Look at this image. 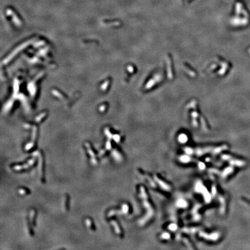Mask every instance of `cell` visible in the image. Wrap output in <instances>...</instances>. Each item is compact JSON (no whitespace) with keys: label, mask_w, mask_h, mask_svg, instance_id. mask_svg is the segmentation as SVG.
<instances>
[{"label":"cell","mask_w":250,"mask_h":250,"mask_svg":"<svg viewBox=\"0 0 250 250\" xmlns=\"http://www.w3.org/2000/svg\"><path fill=\"white\" fill-rule=\"evenodd\" d=\"M179 160L181 163H189L192 160V158L188 155H182L179 157Z\"/></svg>","instance_id":"8fae6325"},{"label":"cell","mask_w":250,"mask_h":250,"mask_svg":"<svg viewBox=\"0 0 250 250\" xmlns=\"http://www.w3.org/2000/svg\"><path fill=\"white\" fill-rule=\"evenodd\" d=\"M168 229H169L170 231H173V232H174V231L177 230L178 226L175 224L172 223L171 224H170L168 226Z\"/></svg>","instance_id":"ffe728a7"},{"label":"cell","mask_w":250,"mask_h":250,"mask_svg":"<svg viewBox=\"0 0 250 250\" xmlns=\"http://www.w3.org/2000/svg\"><path fill=\"white\" fill-rule=\"evenodd\" d=\"M144 176L145 177L146 179L148 180V181L149 182V183H150V184L151 185V186L153 187V188H155V187H156V184H155V183L154 182V181H153L152 178L150 177V176L146 175V174H145Z\"/></svg>","instance_id":"e0dca14e"},{"label":"cell","mask_w":250,"mask_h":250,"mask_svg":"<svg viewBox=\"0 0 250 250\" xmlns=\"http://www.w3.org/2000/svg\"><path fill=\"white\" fill-rule=\"evenodd\" d=\"M19 194L22 195H25L27 194H29L30 193V191L28 189H27L26 188H21L19 190Z\"/></svg>","instance_id":"7402d4cb"},{"label":"cell","mask_w":250,"mask_h":250,"mask_svg":"<svg viewBox=\"0 0 250 250\" xmlns=\"http://www.w3.org/2000/svg\"><path fill=\"white\" fill-rule=\"evenodd\" d=\"M183 241H184V243H185L187 245H188V246H189V247L190 248V245H191V244H190V243H188V241H189V240H188V239H186V238H184V239H183Z\"/></svg>","instance_id":"484cf974"},{"label":"cell","mask_w":250,"mask_h":250,"mask_svg":"<svg viewBox=\"0 0 250 250\" xmlns=\"http://www.w3.org/2000/svg\"><path fill=\"white\" fill-rule=\"evenodd\" d=\"M184 152H186V154L188 155H193L195 153V150L194 149H193L192 148H189V147H186L184 149Z\"/></svg>","instance_id":"ac0fdd59"},{"label":"cell","mask_w":250,"mask_h":250,"mask_svg":"<svg viewBox=\"0 0 250 250\" xmlns=\"http://www.w3.org/2000/svg\"><path fill=\"white\" fill-rule=\"evenodd\" d=\"M122 210L124 214H127L129 212V206L127 204H124L122 206Z\"/></svg>","instance_id":"d6986e66"},{"label":"cell","mask_w":250,"mask_h":250,"mask_svg":"<svg viewBox=\"0 0 250 250\" xmlns=\"http://www.w3.org/2000/svg\"><path fill=\"white\" fill-rule=\"evenodd\" d=\"M195 190L198 193H200L203 195L205 202L209 203L211 201V195L210 194L209 192H208L207 188L203 185L200 181H199L196 183V185H195Z\"/></svg>","instance_id":"7a4b0ae2"},{"label":"cell","mask_w":250,"mask_h":250,"mask_svg":"<svg viewBox=\"0 0 250 250\" xmlns=\"http://www.w3.org/2000/svg\"><path fill=\"white\" fill-rule=\"evenodd\" d=\"M178 141H179L180 143H185V142H187V141H188V137L184 134H180L179 137H178Z\"/></svg>","instance_id":"9a60e30c"},{"label":"cell","mask_w":250,"mask_h":250,"mask_svg":"<svg viewBox=\"0 0 250 250\" xmlns=\"http://www.w3.org/2000/svg\"><path fill=\"white\" fill-rule=\"evenodd\" d=\"M112 155L114 157V158L116 159L117 161H121L122 160L123 157L122 156V155L120 153V152H119L118 151H117L116 150H113L112 152Z\"/></svg>","instance_id":"5bb4252c"},{"label":"cell","mask_w":250,"mask_h":250,"mask_svg":"<svg viewBox=\"0 0 250 250\" xmlns=\"http://www.w3.org/2000/svg\"><path fill=\"white\" fill-rule=\"evenodd\" d=\"M111 224L112 225L113 228L115 229V232L117 234H118L119 236H122V231L121 230V228H120V226H119V224L117 223V222L115 220H112V221L111 222Z\"/></svg>","instance_id":"ba28073f"},{"label":"cell","mask_w":250,"mask_h":250,"mask_svg":"<svg viewBox=\"0 0 250 250\" xmlns=\"http://www.w3.org/2000/svg\"><path fill=\"white\" fill-rule=\"evenodd\" d=\"M34 155H38L39 158V171H40L41 181L44 182L45 181V173H44V158L43 155L40 151H38L34 153Z\"/></svg>","instance_id":"3957f363"},{"label":"cell","mask_w":250,"mask_h":250,"mask_svg":"<svg viewBox=\"0 0 250 250\" xmlns=\"http://www.w3.org/2000/svg\"><path fill=\"white\" fill-rule=\"evenodd\" d=\"M176 205L178 208H181V209H185V208H186L188 205V203L187 201L184 200V199H179L177 201V203H176Z\"/></svg>","instance_id":"9c48e42d"},{"label":"cell","mask_w":250,"mask_h":250,"mask_svg":"<svg viewBox=\"0 0 250 250\" xmlns=\"http://www.w3.org/2000/svg\"><path fill=\"white\" fill-rule=\"evenodd\" d=\"M123 214L122 210V211H119V210H111V211L109 212L108 214V217H111V216H113L115 215V214Z\"/></svg>","instance_id":"2e32d148"},{"label":"cell","mask_w":250,"mask_h":250,"mask_svg":"<svg viewBox=\"0 0 250 250\" xmlns=\"http://www.w3.org/2000/svg\"><path fill=\"white\" fill-rule=\"evenodd\" d=\"M69 196L68 195H66V199H65V203H64V207L66 210H68V207H69Z\"/></svg>","instance_id":"603a6c76"},{"label":"cell","mask_w":250,"mask_h":250,"mask_svg":"<svg viewBox=\"0 0 250 250\" xmlns=\"http://www.w3.org/2000/svg\"><path fill=\"white\" fill-rule=\"evenodd\" d=\"M160 238L162 239V240H169V239H170V234L167 232L163 233L160 235Z\"/></svg>","instance_id":"44dd1931"},{"label":"cell","mask_w":250,"mask_h":250,"mask_svg":"<svg viewBox=\"0 0 250 250\" xmlns=\"http://www.w3.org/2000/svg\"><path fill=\"white\" fill-rule=\"evenodd\" d=\"M85 222H86V224L87 226L90 229V230H95V229H96L95 225H94L93 220L90 219V218H86V220H85Z\"/></svg>","instance_id":"30bf717a"},{"label":"cell","mask_w":250,"mask_h":250,"mask_svg":"<svg viewBox=\"0 0 250 250\" xmlns=\"http://www.w3.org/2000/svg\"><path fill=\"white\" fill-rule=\"evenodd\" d=\"M35 163H36V159L32 158V159H30V160H28V163L26 164V165L14 166L13 167V169L14 170H16V171H20V170L27 169L29 167L33 166L35 165Z\"/></svg>","instance_id":"5b68a950"},{"label":"cell","mask_w":250,"mask_h":250,"mask_svg":"<svg viewBox=\"0 0 250 250\" xmlns=\"http://www.w3.org/2000/svg\"><path fill=\"white\" fill-rule=\"evenodd\" d=\"M154 179L155 181H156L157 184L160 186V188L161 189H163V190H165L166 191H170L171 189V186H170L169 184H167L166 182H165L164 181L162 180H161L159 178L157 175H154Z\"/></svg>","instance_id":"52a82bcc"},{"label":"cell","mask_w":250,"mask_h":250,"mask_svg":"<svg viewBox=\"0 0 250 250\" xmlns=\"http://www.w3.org/2000/svg\"><path fill=\"white\" fill-rule=\"evenodd\" d=\"M106 148H107V150H111V144L110 142V141H108V142H107V144H106Z\"/></svg>","instance_id":"4316f807"},{"label":"cell","mask_w":250,"mask_h":250,"mask_svg":"<svg viewBox=\"0 0 250 250\" xmlns=\"http://www.w3.org/2000/svg\"><path fill=\"white\" fill-rule=\"evenodd\" d=\"M199 228H185L182 229V231L184 232L187 233H195L197 231L199 230Z\"/></svg>","instance_id":"4fadbf2b"},{"label":"cell","mask_w":250,"mask_h":250,"mask_svg":"<svg viewBox=\"0 0 250 250\" xmlns=\"http://www.w3.org/2000/svg\"><path fill=\"white\" fill-rule=\"evenodd\" d=\"M114 139H115V140L117 142H120V137H119V136H115V137H114Z\"/></svg>","instance_id":"83f0119b"},{"label":"cell","mask_w":250,"mask_h":250,"mask_svg":"<svg viewBox=\"0 0 250 250\" xmlns=\"http://www.w3.org/2000/svg\"><path fill=\"white\" fill-rule=\"evenodd\" d=\"M36 211L34 209H32L30 211V220L33 226H35V217H36Z\"/></svg>","instance_id":"7c38bea8"},{"label":"cell","mask_w":250,"mask_h":250,"mask_svg":"<svg viewBox=\"0 0 250 250\" xmlns=\"http://www.w3.org/2000/svg\"><path fill=\"white\" fill-rule=\"evenodd\" d=\"M198 167L199 168V169L201 170H203L205 169V165L204 163L201 162V161H200V162H199V163H198Z\"/></svg>","instance_id":"d4e9b609"},{"label":"cell","mask_w":250,"mask_h":250,"mask_svg":"<svg viewBox=\"0 0 250 250\" xmlns=\"http://www.w3.org/2000/svg\"><path fill=\"white\" fill-rule=\"evenodd\" d=\"M140 194L139 196L142 200V205L144 207L145 209L146 210V214L140 220L139 224L140 225H144L147 222L151 220L153 215H154V210L153 207L151 205L148 200V196L146 194L145 188L143 186H141L140 187Z\"/></svg>","instance_id":"6da1fadb"},{"label":"cell","mask_w":250,"mask_h":250,"mask_svg":"<svg viewBox=\"0 0 250 250\" xmlns=\"http://www.w3.org/2000/svg\"><path fill=\"white\" fill-rule=\"evenodd\" d=\"M211 191H212V196H213V197H214L216 195H217V188H216V186H215V185H213V186H212V188H211Z\"/></svg>","instance_id":"cb8c5ba5"},{"label":"cell","mask_w":250,"mask_h":250,"mask_svg":"<svg viewBox=\"0 0 250 250\" xmlns=\"http://www.w3.org/2000/svg\"><path fill=\"white\" fill-rule=\"evenodd\" d=\"M199 236L207 240H211L212 241H217L219 237V234L218 232H214L213 233L208 234L207 233L200 232L199 233Z\"/></svg>","instance_id":"277c9868"},{"label":"cell","mask_w":250,"mask_h":250,"mask_svg":"<svg viewBox=\"0 0 250 250\" xmlns=\"http://www.w3.org/2000/svg\"><path fill=\"white\" fill-rule=\"evenodd\" d=\"M85 145L86 147L87 151L89 153V155L91 156L92 163H93L94 165H97L98 163V160L97 159V157H96L95 152H94L93 149L92 148L91 144H90L89 142H86V143L85 144Z\"/></svg>","instance_id":"8992f818"}]
</instances>
